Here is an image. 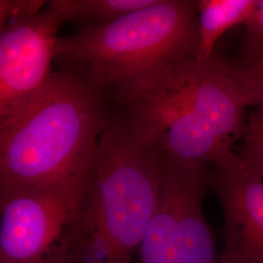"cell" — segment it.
Listing matches in <instances>:
<instances>
[{"instance_id": "1", "label": "cell", "mask_w": 263, "mask_h": 263, "mask_svg": "<svg viewBox=\"0 0 263 263\" xmlns=\"http://www.w3.org/2000/svg\"><path fill=\"white\" fill-rule=\"evenodd\" d=\"M117 98L133 137L166 163L185 168H208L234 149L251 107L228 62L216 55L165 66Z\"/></svg>"}, {"instance_id": "2", "label": "cell", "mask_w": 263, "mask_h": 263, "mask_svg": "<svg viewBox=\"0 0 263 263\" xmlns=\"http://www.w3.org/2000/svg\"><path fill=\"white\" fill-rule=\"evenodd\" d=\"M110 120L101 91L69 69L53 72L25 108L0 123V187L84 192Z\"/></svg>"}, {"instance_id": "3", "label": "cell", "mask_w": 263, "mask_h": 263, "mask_svg": "<svg viewBox=\"0 0 263 263\" xmlns=\"http://www.w3.org/2000/svg\"><path fill=\"white\" fill-rule=\"evenodd\" d=\"M166 165L133 137L122 118L110 120L85 189L72 263H134Z\"/></svg>"}, {"instance_id": "4", "label": "cell", "mask_w": 263, "mask_h": 263, "mask_svg": "<svg viewBox=\"0 0 263 263\" xmlns=\"http://www.w3.org/2000/svg\"><path fill=\"white\" fill-rule=\"evenodd\" d=\"M195 1L154 0L112 23L59 38L56 60L96 89H123L165 66L193 59Z\"/></svg>"}, {"instance_id": "5", "label": "cell", "mask_w": 263, "mask_h": 263, "mask_svg": "<svg viewBox=\"0 0 263 263\" xmlns=\"http://www.w3.org/2000/svg\"><path fill=\"white\" fill-rule=\"evenodd\" d=\"M84 193L0 187V263H72Z\"/></svg>"}, {"instance_id": "6", "label": "cell", "mask_w": 263, "mask_h": 263, "mask_svg": "<svg viewBox=\"0 0 263 263\" xmlns=\"http://www.w3.org/2000/svg\"><path fill=\"white\" fill-rule=\"evenodd\" d=\"M66 21L65 0H54L36 15L1 29L0 123L19 113L47 84L56 60L58 33Z\"/></svg>"}, {"instance_id": "7", "label": "cell", "mask_w": 263, "mask_h": 263, "mask_svg": "<svg viewBox=\"0 0 263 263\" xmlns=\"http://www.w3.org/2000/svg\"><path fill=\"white\" fill-rule=\"evenodd\" d=\"M223 212L221 263H263V171L235 148L211 164Z\"/></svg>"}, {"instance_id": "8", "label": "cell", "mask_w": 263, "mask_h": 263, "mask_svg": "<svg viewBox=\"0 0 263 263\" xmlns=\"http://www.w3.org/2000/svg\"><path fill=\"white\" fill-rule=\"evenodd\" d=\"M166 164L159 201L134 263H173L175 232L184 198L198 174L207 169Z\"/></svg>"}, {"instance_id": "9", "label": "cell", "mask_w": 263, "mask_h": 263, "mask_svg": "<svg viewBox=\"0 0 263 263\" xmlns=\"http://www.w3.org/2000/svg\"><path fill=\"white\" fill-rule=\"evenodd\" d=\"M208 169L193 180L180 210L175 232L173 263H221L216 239L203 212Z\"/></svg>"}, {"instance_id": "10", "label": "cell", "mask_w": 263, "mask_h": 263, "mask_svg": "<svg viewBox=\"0 0 263 263\" xmlns=\"http://www.w3.org/2000/svg\"><path fill=\"white\" fill-rule=\"evenodd\" d=\"M256 0H198V45L193 60L206 63L216 56L220 37L236 26H244Z\"/></svg>"}, {"instance_id": "11", "label": "cell", "mask_w": 263, "mask_h": 263, "mask_svg": "<svg viewBox=\"0 0 263 263\" xmlns=\"http://www.w3.org/2000/svg\"><path fill=\"white\" fill-rule=\"evenodd\" d=\"M153 2L154 0H65L67 21L81 23L83 27L112 23Z\"/></svg>"}, {"instance_id": "12", "label": "cell", "mask_w": 263, "mask_h": 263, "mask_svg": "<svg viewBox=\"0 0 263 263\" xmlns=\"http://www.w3.org/2000/svg\"><path fill=\"white\" fill-rule=\"evenodd\" d=\"M236 151L249 163L263 171V101L252 106L240 145Z\"/></svg>"}, {"instance_id": "13", "label": "cell", "mask_w": 263, "mask_h": 263, "mask_svg": "<svg viewBox=\"0 0 263 263\" xmlns=\"http://www.w3.org/2000/svg\"><path fill=\"white\" fill-rule=\"evenodd\" d=\"M228 65L244 88L251 107L262 102L263 51L251 60L236 59Z\"/></svg>"}, {"instance_id": "14", "label": "cell", "mask_w": 263, "mask_h": 263, "mask_svg": "<svg viewBox=\"0 0 263 263\" xmlns=\"http://www.w3.org/2000/svg\"><path fill=\"white\" fill-rule=\"evenodd\" d=\"M243 27L239 60H251L263 51V0H256L254 12Z\"/></svg>"}, {"instance_id": "15", "label": "cell", "mask_w": 263, "mask_h": 263, "mask_svg": "<svg viewBox=\"0 0 263 263\" xmlns=\"http://www.w3.org/2000/svg\"><path fill=\"white\" fill-rule=\"evenodd\" d=\"M42 0H1L0 29L11 22L32 17L47 6Z\"/></svg>"}]
</instances>
